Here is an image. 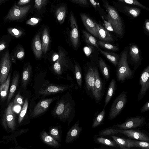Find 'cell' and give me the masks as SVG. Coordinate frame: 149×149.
Segmentation results:
<instances>
[{"mask_svg":"<svg viewBox=\"0 0 149 149\" xmlns=\"http://www.w3.org/2000/svg\"><path fill=\"white\" fill-rule=\"evenodd\" d=\"M66 13V9L64 6H61L58 8L56 11V15L58 21L60 24L64 22Z\"/></svg>","mask_w":149,"mask_h":149,"instance_id":"obj_35","label":"cell"},{"mask_svg":"<svg viewBox=\"0 0 149 149\" xmlns=\"http://www.w3.org/2000/svg\"><path fill=\"white\" fill-rule=\"evenodd\" d=\"M42 141L48 146L54 148H57L60 146V143L55 140L43 129L39 134Z\"/></svg>","mask_w":149,"mask_h":149,"instance_id":"obj_18","label":"cell"},{"mask_svg":"<svg viewBox=\"0 0 149 149\" xmlns=\"http://www.w3.org/2000/svg\"><path fill=\"white\" fill-rule=\"evenodd\" d=\"M122 6V11L131 19H135L139 17L141 12V8L124 3Z\"/></svg>","mask_w":149,"mask_h":149,"instance_id":"obj_16","label":"cell"},{"mask_svg":"<svg viewBox=\"0 0 149 149\" xmlns=\"http://www.w3.org/2000/svg\"><path fill=\"white\" fill-rule=\"evenodd\" d=\"M70 22L71 29L70 33V40L73 46L76 48L79 42V35L77 24L73 13H70Z\"/></svg>","mask_w":149,"mask_h":149,"instance_id":"obj_14","label":"cell"},{"mask_svg":"<svg viewBox=\"0 0 149 149\" xmlns=\"http://www.w3.org/2000/svg\"><path fill=\"white\" fill-rule=\"evenodd\" d=\"M39 20V18L33 17L27 20L26 23L28 24L34 26L38 23Z\"/></svg>","mask_w":149,"mask_h":149,"instance_id":"obj_47","label":"cell"},{"mask_svg":"<svg viewBox=\"0 0 149 149\" xmlns=\"http://www.w3.org/2000/svg\"><path fill=\"white\" fill-rule=\"evenodd\" d=\"M59 57V55L56 54L54 56L53 58V61H55L57 60Z\"/></svg>","mask_w":149,"mask_h":149,"instance_id":"obj_57","label":"cell"},{"mask_svg":"<svg viewBox=\"0 0 149 149\" xmlns=\"http://www.w3.org/2000/svg\"><path fill=\"white\" fill-rule=\"evenodd\" d=\"M6 46L4 44H1L0 45V52L5 48Z\"/></svg>","mask_w":149,"mask_h":149,"instance_id":"obj_56","label":"cell"},{"mask_svg":"<svg viewBox=\"0 0 149 149\" xmlns=\"http://www.w3.org/2000/svg\"><path fill=\"white\" fill-rule=\"evenodd\" d=\"M97 43L102 47L109 50L115 51L119 50V48L118 46L113 45L106 42L99 40L98 41Z\"/></svg>","mask_w":149,"mask_h":149,"instance_id":"obj_39","label":"cell"},{"mask_svg":"<svg viewBox=\"0 0 149 149\" xmlns=\"http://www.w3.org/2000/svg\"><path fill=\"white\" fill-rule=\"evenodd\" d=\"M33 52L36 57L40 58L42 54V49L41 42L39 33L37 34L34 38L32 45Z\"/></svg>","mask_w":149,"mask_h":149,"instance_id":"obj_22","label":"cell"},{"mask_svg":"<svg viewBox=\"0 0 149 149\" xmlns=\"http://www.w3.org/2000/svg\"><path fill=\"white\" fill-rule=\"evenodd\" d=\"M28 102L26 99L24 102L23 106L19 116L18 119V125L17 127L22 125L23 121L26 113L28 107Z\"/></svg>","mask_w":149,"mask_h":149,"instance_id":"obj_34","label":"cell"},{"mask_svg":"<svg viewBox=\"0 0 149 149\" xmlns=\"http://www.w3.org/2000/svg\"><path fill=\"white\" fill-rule=\"evenodd\" d=\"M84 51L86 55L88 56L91 52V49L88 47H86L84 48Z\"/></svg>","mask_w":149,"mask_h":149,"instance_id":"obj_53","label":"cell"},{"mask_svg":"<svg viewBox=\"0 0 149 149\" xmlns=\"http://www.w3.org/2000/svg\"><path fill=\"white\" fill-rule=\"evenodd\" d=\"M104 25L106 29L107 30L111 31H113V28L109 22L104 21Z\"/></svg>","mask_w":149,"mask_h":149,"instance_id":"obj_50","label":"cell"},{"mask_svg":"<svg viewBox=\"0 0 149 149\" xmlns=\"http://www.w3.org/2000/svg\"><path fill=\"white\" fill-rule=\"evenodd\" d=\"M119 2L130 5H134L149 11V8L143 5L137 0H117Z\"/></svg>","mask_w":149,"mask_h":149,"instance_id":"obj_37","label":"cell"},{"mask_svg":"<svg viewBox=\"0 0 149 149\" xmlns=\"http://www.w3.org/2000/svg\"><path fill=\"white\" fill-rule=\"evenodd\" d=\"M147 0V1H149V0Z\"/></svg>","mask_w":149,"mask_h":149,"instance_id":"obj_59","label":"cell"},{"mask_svg":"<svg viewBox=\"0 0 149 149\" xmlns=\"http://www.w3.org/2000/svg\"><path fill=\"white\" fill-rule=\"evenodd\" d=\"M128 47H125L121 53L120 58L116 67L117 80L123 83L133 78L134 71L130 68L128 58Z\"/></svg>","mask_w":149,"mask_h":149,"instance_id":"obj_2","label":"cell"},{"mask_svg":"<svg viewBox=\"0 0 149 149\" xmlns=\"http://www.w3.org/2000/svg\"><path fill=\"white\" fill-rule=\"evenodd\" d=\"M55 99V97L49 98L40 101L36 106L33 111L30 114L31 118H35L43 113Z\"/></svg>","mask_w":149,"mask_h":149,"instance_id":"obj_13","label":"cell"},{"mask_svg":"<svg viewBox=\"0 0 149 149\" xmlns=\"http://www.w3.org/2000/svg\"><path fill=\"white\" fill-rule=\"evenodd\" d=\"M74 73L77 84L81 89L83 82L82 74L81 67L77 63H75Z\"/></svg>","mask_w":149,"mask_h":149,"instance_id":"obj_32","label":"cell"},{"mask_svg":"<svg viewBox=\"0 0 149 149\" xmlns=\"http://www.w3.org/2000/svg\"><path fill=\"white\" fill-rule=\"evenodd\" d=\"M83 34L85 41L87 44L93 45L99 49L97 42V40L94 37L85 31H83Z\"/></svg>","mask_w":149,"mask_h":149,"instance_id":"obj_36","label":"cell"},{"mask_svg":"<svg viewBox=\"0 0 149 149\" xmlns=\"http://www.w3.org/2000/svg\"><path fill=\"white\" fill-rule=\"evenodd\" d=\"M111 137L115 142L120 147L128 148V142L127 139H125L115 136H112Z\"/></svg>","mask_w":149,"mask_h":149,"instance_id":"obj_40","label":"cell"},{"mask_svg":"<svg viewBox=\"0 0 149 149\" xmlns=\"http://www.w3.org/2000/svg\"><path fill=\"white\" fill-rule=\"evenodd\" d=\"M95 67H89L84 73V84L87 95L95 99Z\"/></svg>","mask_w":149,"mask_h":149,"instance_id":"obj_6","label":"cell"},{"mask_svg":"<svg viewBox=\"0 0 149 149\" xmlns=\"http://www.w3.org/2000/svg\"><path fill=\"white\" fill-rule=\"evenodd\" d=\"M149 111V100L146 102L141 109V113Z\"/></svg>","mask_w":149,"mask_h":149,"instance_id":"obj_49","label":"cell"},{"mask_svg":"<svg viewBox=\"0 0 149 149\" xmlns=\"http://www.w3.org/2000/svg\"><path fill=\"white\" fill-rule=\"evenodd\" d=\"M11 62L9 53L8 51L3 54L1 59L0 68V85L6 80L11 66Z\"/></svg>","mask_w":149,"mask_h":149,"instance_id":"obj_9","label":"cell"},{"mask_svg":"<svg viewBox=\"0 0 149 149\" xmlns=\"http://www.w3.org/2000/svg\"><path fill=\"white\" fill-rule=\"evenodd\" d=\"M29 130L28 128H23L17 130L8 136H4L2 137V139L6 142H13L15 144H18L16 138L22 134L26 133Z\"/></svg>","mask_w":149,"mask_h":149,"instance_id":"obj_24","label":"cell"},{"mask_svg":"<svg viewBox=\"0 0 149 149\" xmlns=\"http://www.w3.org/2000/svg\"><path fill=\"white\" fill-rule=\"evenodd\" d=\"M68 87V86L67 85H49L41 90L40 93L45 95L54 94L64 91Z\"/></svg>","mask_w":149,"mask_h":149,"instance_id":"obj_19","label":"cell"},{"mask_svg":"<svg viewBox=\"0 0 149 149\" xmlns=\"http://www.w3.org/2000/svg\"><path fill=\"white\" fill-rule=\"evenodd\" d=\"M16 104L22 105L23 104V98L18 93L14 100V103Z\"/></svg>","mask_w":149,"mask_h":149,"instance_id":"obj_46","label":"cell"},{"mask_svg":"<svg viewBox=\"0 0 149 149\" xmlns=\"http://www.w3.org/2000/svg\"><path fill=\"white\" fill-rule=\"evenodd\" d=\"M19 79V74L18 73L13 74L11 85L10 87L9 92L7 98L8 104L13 97L14 94L18 85Z\"/></svg>","mask_w":149,"mask_h":149,"instance_id":"obj_25","label":"cell"},{"mask_svg":"<svg viewBox=\"0 0 149 149\" xmlns=\"http://www.w3.org/2000/svg\"><path fill=\"white\" fill-rule=\"evenodd\" d=\"M119 133H122L129 138L149 143V137L141 132L132 130H120Z\"/></svg>","mask_w":149,"mask_h":149,"instance_id":"obj_15","label":"cell"},{"mask_svg":"<svg viewBox=\"0 0 149 149\" xmlns=\"http://www.w3.org/2000/svg\"><path fill=\"white\" fill-rule=\"evenodd\" d=\"M104 5L107 13L108 22L111 25L113 31L119 37L123 38L125 33V26L122 19L117 10L108 2H106Z\"/></svg>","mask_w":149,"mask_h":149,"instance_id":"obj_3","label":"cell"},{"mask_svg":"<svg viewBox=\"0 0 149 149\" xmlns=\"http://www.w3.org/2000/svg\"><path fill=\"white\" fill-rule=\"evenodd\" d=\"M128 47V61L134 65V71L141 63V52L138 46L135 43H130Z\"/></svg>","mask_w":149,"mask_h":149,"instance_id":"obj_7","label":"cell"},{"mask_svg":"<svg viewBox=\"0 0 149 149\" xmlns=\"http://www.w3.org/2000/svg\"><path fill=\"white\" fill-rule=\"evenodd\" d=\"M49 41V32L47 29H44L42 36V51L45 54L48 49Z\"/></svg>","mask_w":149,"mask_h":149,"instance_id":"obj_26","label":"cell"},{"mask_svg":"<svg viewBox=\"0 0 149 149\" xmlns=\"http://www.w3.org/2000/svg\"><path fill=\"white\" fill-rule=\"evenodd\" d=\"M98 38L100 40L106 42L114 40L111 34L102 26L95 22Z\"/></svg>","mask_w":149,"mask_h":149,"instance_id":"obj_20","label":"cell"},{"mask_svg":"<svg viewBox=\"0 0 149 149\" xmlns=\"http://www.w3.org/2000/svg\"><path fill=\"white\" fill-rule=\"evenodd\" d=\"M100 52L111 62L115 67H116L120 56L118 54L112 52H109L100 49Z\"/></svg>","mask_w":149,"mask_h":149,"instance_id":"obj_27","label":"cell"},{"mask_svg":"<svg viewBox=\"0 0 149 149\" xmlns=\"http://www.w3.org/2000/svg\"><path fill=\"white\" fill-rule=\"evenodd\" d=\"M9 32L16 37L18 38L21 35L22 32L15 28H10L8 29Z\"/></svg>","mask_w":149,"mask_h":149,"instance_id":"obj_43","label":"cell"},{"mask_svg":"<svg viewBox=\"0 0 149 149\" xmlns=\"http://www.w3.org/2000/svg\"><path fill=\"white\" fill-rule=\"evenodd\" d=\"M10 74L11 73L10 72L6 81L3 84L0 85L1 98L2 101L5 100L7 95L10 81Z\"/></svg>","mask_w":149,"mask_h":149,"instance_id":"obj_29","label":"cell"},{"mask_svg":"<svg viewBox=\"0 0 149 149\" xmlns=\"http://www.w3.org/2000/svg\"><path fill=\"white\" fill-rule=\"evenodd\" d=\"M143 28L144 33L149 36V19H145L143 22Z\"/></svg>","mask_w":149,"mask_h":149,"instance_id":"obj_44","label":"cell"},{"mask_svg":"<svg viewBox=\"0 0 149 149\" xmlns=\"http://www.w3.org/2000/svg\"><path fill=\"white\" fill-rule=\"evenodd\" d=\"M97 140L99 142L105 145L114 147L117 146V144L115 142L103 137H99Z\"/></svg>","mask_w":149,"mask_h":149,"instance_id":"obj_41","label":"cell"},{"mask_svg":"<svg viewBox=\"0 0 149 149\" xmlns=\"http://www.w3.org/2000/svg\"><path fill=\"white\" fill-rule=\"evenodd\" d=\"M128 148L137 147L142 149H149V143L142 141H135L127 139Z\"/></svg>","mask_w":149,"mask_h":149,"instance_id":"obj_30","label":"cell"},{"mask_svg":"<svg viewBox=\"0 0 149 149\" xmlns=\"http://www.w3.org/2000/svg\"><path fill=\"white\" fill-rule=\"evenodd\" d=\"M120 130L110 128L104 130L100 132L101 135H113L119 133Z\"/></svg>","mask_w":149,"mask_h":149,"instance_id":"obj_42","label":"cell"},{"mask_svg":"<svg viewBox=\"0 0 149 149\" xmlns=\"http://www.w3.org/2000/svg\"><path fill=\"white\" fill-rule=\"evenodd\" d=\"M95 99L96 103L102 100L104 94L105 83L100 77L97 67L95 68Z\"/></svg>","mask_w":149,"mask_h":149,"instance_id":"obj_11","label":"cell"},{"mask_svg":"<svg viewBox=\"0 0 149 149\" xmlns=\"http://www.w3.org/2000/svg\"><path fill=\"white\" fill-rule=\"evenodd\" d=\"M13 103L11 102L5 111L1 121V125L8 133H13L18 130L15 116L13 111Z\"/></svg>","mask_w":149,"mask_h":149,"instance_id":"obj_4","label":"cell"},{"mask_svg":"<svg viewBox=\"0 0 149 149\" xmlns=\"http://www.w3.org/2000/svg\"><path fill=\"white\" fill-rule=\"evenodd\" d=\"M48 134L57 141L61 140L60 129L58 126H53L49 127Z\"/></svg>","mask_w":149,"mask_h":149,"instance_id":"obj_33","label":"cell"},{"mask_svg":"<svg viewBox=\"0 0 149 149\" xmlns=\"http://www.w3.org/2000/svg\"><path fill=\"white\" fill-rule=\"evenodd\" d=\"M31 68L29 65L24 68L22 74V86L25 88L28 84L31 76Z\"/></svg>","mask_w":149,"mask_h":149,"instance_id":"obj_31","label":"cell"},{"mask_svg":"<svg viewBox=\"0 0 149 149\" xmlns=\"http://www.w3.org/2000/svg\"><path fill=\"white\" fill-rule=\"evenodd\" d=\"M46 0H36L35 1L34 7L40 10L45 4Z\"/></svg>","mask_w":149,"mask_h":149,"instance_id":"obj_45","label":"cell"},{"mask_svg":"<svg viewBox=\"0 0 149 149\" xmlns=\"http://www.w3.org/2000/svg\"><path fill=\"white\" fill-rule=\"evenodd\" d=\"M98 65L105 80L107 81L110 78V72L108 66L104 60L101 58L99 60Z\"/></svg>","mask_w":149,"mask_h":149,"instance_id":"obj_28","label":"cell"},{"mask_svg":"<svg viewBox=\"0 0 149 149\" xmlns=\"http://www.w3.org/2000/svg\"><path fill=\"white\" fill-rule=\"evenodd\" d=\"M120 148L121 149H129L128 148H125V147H120Z\"/></svg>","mask_w":149,"mask_h":149,"instance_id":"obj_58","label":"cell"},{"mask_svg":"<svg viewBox=\"0 0 149 149\" xmlns=\"http://www.w3.org/2000/svg\"><path fill=\"white\" fill-rule=\"evenodd\" d=\"M116 88V81L114 79H112L109 83L107 89L104 101V107L106 106L113 96Z\"/></svg>","mask_w":149,"mask_h":149,"instance_id":"obj_23","label":"cell"},{"mask_svg":"<svg viewBox=\"0 0 149 149\" xmlns=\"http://www.w3.org/2000/svg\"><path fill=\"white\" fill-rule=\"evenodd\" d=\"M145 122V118L141 116H136L128 118L124 123L117 126L121 129H128L139 126Z\"/></svg>","mask_w":149,"mask_h":149,"instance_id":"obj_12","label":"cell"},{"mask_svg":"<svg viewBox=\"0 0 149 149\" xmlns=\"http://www.w3.org/2000/svg\"><path fill=\"white\" fill-rule=\"evenodd\" d=\"M139 84L141 86V88L137 96V102L143 98L149 89V64L141 72L139 77Z\"/></svg>","mask_w":149,"mask_h":149,"instance_id":"obj_8","label":"cell"},{"mask_svg":"<svg viewBox=\"0 0 149 149\" xmlns=\"http://www.w3.org/2000/svg\"><path fill=\"white\" fill-rule=\"evenodd\" d=\"M31 6L30 5L19 6L15 4L9 11L5 19L11 20L20 19L26 15L31 8Z\"/></svg>","mask_w":149,"mask_h":149,"instance_id":"obj_10","label":"cell"},{"mask_svg":"<svg viewBox=\"0 0 149 149\" xmlns=\"http://www.w3.org/2000/svg\"><path fill=\"white\" fill-rule=\"evenodd\" d=\"M105 107H104L102 110L96 116L93 123V127H96L99 125L102 122L105 114Z\"/></svg>","mask_w":149,"mask_h":149,"instance_id":"obj_38","label":"cell"},{"mask_svg":"<svg viewBox=\"0 0 149 149\" xmlns=\"http://www.w3.org/2000/svg\"><path fill=\"white\" fill-rule=\"evenodd\" d=\"M24 55V52L23 51H20L18 52L16 54L17 57L19 58L20 59L22 58Z\"/></svg>","mask_w":149,"mask_h":149,"instance_id":"obj_51","label":"cell"},{"mask_svg":"<svg viewBox=\"0 0 149 149\" xmlns=\"http://www.w3.org/2000/svg\"><path fill=\"white\" fill-rule=\"evenodd\" d=\"M81 131L78 121L69 130L66 134L65 142L68 143L72 142L79 135Z\"/></svg>","mask_w":149,"mask_h":149,"instance_id":"obj_21","label":"cell"},{"mask_svg":"<svg viewBox=\"0 0 149 149\" xmlns=\"http://www.w3.org/2000/svg\"><path fill=\"white\" fill-rule=\"evenodd\" d=\"M9 149H27L24 148H23L20 146L18 144L15 145V146L13 147L10 148Z\"/></svg>","mask_w":149,"mask_h":149,"instance_id":"obj_54","label":"cell"},{"mask_svg":"<svg viewBox=\"0 0 149 149\" xmlns=\"http://www.w3.org/2000/svg\"><path fill=\"white\" fill-rule=\"evenodd\" d=\"M72 3L82 5H86L88 3L86 0H70Z\"/></svg>","mask_w":149,"mask_h":149,"instance_id":"obj_48","label":"cell"},{"mask_svg":"<svg viewBox=\"0 0 149 149\" xmlns=\"http://www.w3.org/2000/svg\"><path fill=\"white\" fill-rule=\"evenodd\" d=\"M89 1L93 6L95 8L97 7L98 3L93 0H90Z\"/></svg>","mask_w":149,"mask_h":149,"instance_id":"obj_55","label":"cell"},{"mask_svg":"<svg viewBox=\"0 0 149 149\" xmlns=\"http://www.w3.org/2000/svg\"><path fill=\"white\" fill-rule=\"evenodd\" d=\"M30 1V0H20L18 1L17 4L19 5H22L29 3Z\"/></svg>","mask_w":149,"mask_h":149,"instance_id":"obj_52","label":"cell"},{"mask_svg":"<svg viewBox=\"0 0 149 149\" xmlns=\"http://www.w3.org/2000/svg\"><path fill=\"white\" fill-rule=\"evenodd\" d=\"M80 16L83 24L86 29L95 37L98 38L95 22H93L84 14H81Z\"/></svg>","mask_w":149,"mask_h":149,"instance_id":"obj_17","label":"cell"},{"mask_svg":"<svg viewBox=\"0 0 149 149\" xmlns=\"http://www.w3.org/2000/svg\"><path fill=\"white\" fill-rule=\"evenodd\" d=\"M127 102V91H123L112 103L109 112V118L112 120L118 115L124 108Z\"/></svg>","mask_w":149,"mask_h":149,"instance_id":"obj_5","label":"cell"},{"mask_svg":"<svg viewBox=\"0 0 149 149\" xmlns=\"http://www.w3.org/2000/svg\"><path fill=\"white\" fill-rule=\"evenodd\" d=\"M75 105L71 95L68 93L57 104L54 115L61 121H68L75 115Z\"/></svg>","mask_w":149,"mask_h":149,"instance_id":"obj_1","label":"cell"},{"mask_svg":"<svg viewBox=\"0 0 149 149\" xmlns=\"http://www.w3.org/2000/svg\"><path fill=\"white\" fill-rule=\"evenodd\" d=\"M148 127H149V125H148Z\"/></svg>","mask_w":149,"mask_h":149,"instance_id":"obj_60","label":"cell"}]
</instances>
